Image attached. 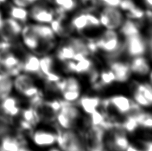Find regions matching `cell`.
<instances>
[{"label": "cell", "mask_w": 152, "mask_h": 151, "mask_svg": "<svg viewBox=\"0 0 152 151\" xmlns=\"http://www.w3.org/2000/svg\"><path fill=\"white\" fill-rule=\"evenodd\" d=\"M130 142L129 135L121 127L120 121H115L113 127L106 131L105 146L108 151H125Z\"/></svg>", "instance_id": "cell-7"}, {"label": "cell", "mask_w": 152, "mask_h": 151, "mask_svg": "<svg viewBox=\"0 0 152 151\" xmlns=\"http://www.w3.org/2000/svg\"><path fill=\"white\" fill-rule=\"evenodd\" d=\"M50 3L56 5L55 9L67 13L75 10L77 7V0H51Z\"/></svg>", "instance_id": "cell-27"}, {"label": "cell", "mask_w": 152, "mask_h": 151, "mask_svg": "<svg viewBox=\"0 0 152 151\" xmlns=\"http://www.w3.org/2000/svg\"><path fill=\"white\" fill-rule=\"evenodd\" d=\"M144 2L147 6V9H151V5H152V0H144Z\"/></svg>", "instance_id": "cell-35"}, {"label": "cell", "mask_w": 152, "mask_h": 151, "mask_svg": "<svg viewBox=\"0 0 152 151\" xmlns=\"http://www.w3.org/2000/svg\"><path fill=\"white\" fill-rule=\"evenodd\" d=\"M3 19H4V17H3V14H2V13H1V11H0V23L1 22V21H2Z\"/></svg>", "instance_id": "cell-37"}, {"label": "cell", "mask_w": 152, "mask_h": 151, "mask_svg": "<svg viewBox=\"0 0 152 151\" xmlns=\"http://www.w3.org/2000/svg\"><path fill=\"white\" fill-rule=\"evenodd\" d=\"M18 119L28 125L32 130L42 123V118L37 109L29 104L23 105Z\"/></svg>", "instance_id": "cell-19"}, {"label": "cell", "mask_w": 152, "mask_h": 151, "mask_svg": "<svg viewBox=\"0 0 152 151\" xmlns=\"http://www.w3.org/2000/svg\"><path fill=\"white\" fill-rule=\"evenodd\" d=\"M13 93V77L0 73V101Z\"/></svg>", "instance_id": "cell-24"}, {"label": "cell", "mask_w": 152, "mask_h": 151, "mask_svg": "<svg viewBox=\"0 0 152 151\" xmlns=\"http://www.w3.org/2000/svg\"><path fill=\"white\" fill-rule=\"evenodd\" d=\"M23 99L14 93L0 101V115L12 123L20 117L23 107Z\"/></svg>", "instance_id": "cell-10"}, {"label": "cell", "mask_w": 152, "mask_h": 151, "mask_svg": "<svg viewBox=\"0 0 152 151\" xmlns=\"http://www.w3.org/2000/svg\"><path fill=\"white\" fill-rule=\"evenodd\" d=\"M96 67V63L94 61L93 57H84L81 60L75 61L74 75L87 77Z\"/></svg>", "instance_id": "cell-22"}, {"label": "cell", "mask_w": 152, "mask_h": 151, "mask_svg": "<svg viewBox=\"0 0 152 151\" xmlns=\"http://www.w3.org/2000/svg\"><path fill=\"white\" fill-rule=\"evenodd\" d=\"M125 151H143V150L141 143H140V144H137L133 143V142H130L129 146L127 147Z\"/></svg>", "instance_id": "cell-32"}, {"label": "cell", "mask_w": 152, "mask_h": 151, "mask_svg": "<svg viewBox=\"0 0 152 151\" xmlns=\"http://www.w3.org/2000/svg\"><path fill=\"white\" fill-rule=\"evenodd\" d=\"M129 64L132 77L147 78L149 82L151 83V59L146 55L135 57L129 59Z\"/></svg>", "instance_id": "cell-13"}, {"label": "cell", "mask_w": 152, "mask_h": 151, "mask_svg": "<svg viewBox=\"0 0 152 151\" xmlns=\"http://www.w3.org/2000/svg\"><path fill=\"white\" fill-rule=\"evenodd\" d=\"M97 83L101 87L102 89L104 90V89L109 87L110 86L116 83L115 75L107 67L101 69L99 71L98 81Z\"/></svg>", "instance_id": "cell-25"}, {"label": "cell", "mask_w": 152, "mask_h": 151, "mask_svg": "<svg viewBox=\"0 0 152 151\" xmlns=\"http://www.w3.org/2000/svg\"><path fill=\"white\" fill-rule=\"evenodd\" d=\"M18 151H35V149L34 148H31L28 143L21 145Z\"/></svg>", "instance_id": "cell-33"}, {"label": "cell", "mask_w": 152, "mask_h": 151, "mask_svg": "<svg viewBox=\"0 0 152 151\" xmlns=\"http://www.w3.org/2000/svg\"><path fill=\"white\" fill-rule=\"evenodd\" d=\"M140 143L142 144L143 151H152V141L150 139L141 141Z\"/></svg>", "instance_id": "cell-31"}, {"label": "cell", "mask_w": 152, "mask_h": 151, "mask_svg": "<svg viewBox=\"0 0 152 151\" xmlns=\"http://www.w3.org/2000/svg\"><path fill=\"white\" fill-rule=\"evenodd\" d=\"M29 15L34 23L50 24L55 18V12L45 4H36L29 10Z\"/></svg>", "instance_id": "cell-16"}, {"label": "cell", "mask_w": 152, "mask_h": 151, "mask_svg": "<svg viewBox=\"0 0 152 151\" xmlns=\"http://www.w3.org/2000/svg\"><path fill=\"white\" fill-rule=\"evenodd\" d=\"M38 78L26 73L21 72L20 73L13 77V93L21 97L23 93L38 84Z\"/></svg>", "instance_id": "cell-15"}, {"label": "cell", "mask_w": 152, "mask_h": 151, "mask_svg": "<svg viewBox=\"0 0 152 151\" xmlns=\"http://www.w3.org/2000/svg\"><path fill=\"white\" fill-rule=\"evenodd\" d=\"M32 30L43 43L48 45L53 51L55 50L58 44V38L54 33L49 24L31 23H30Z\"/></svg>", "instance_id": "cell-14"}, {"label": "cell", "mask_w": 152, "mask_h": 151, "mask_svg": "<svg viewBox=\"0 0 152 151\" xmlns=\"http://www.w3.org/2000/svg\"><path fill=\"white\" fill-rule=\"evenodd\" d=\"M131 97L135 103L139 105L140 107H142V109L145 110H149L151 109L152 105L151 102L149 101L142 94H141L134 89L132 91Z\"/></svg>", "instance_id": "cell-29"}, {"label": "cell", "mask_w": 152, "mask_h": 151, "mask_svg": "<svg viewBox=\"0 0 152 151\" xmlns=\"http://www.w3.org/2000/svg\"><path fill=\"white\" fill-rule=\"evenodd\" d=\"M23 25L11 17L4 18L0 23V40L14 44L20 42Z\"/></svg>", "instance_id": "cell-11"}, {"label": "cell", "mask_w": 152, "mask_h": 151, "mask_svg": "<svg viewBox=\"0 0 152 151\" xmlns=\"http://www.w3.org/2000/svg\"><path fill=\"white\" fill-rule=\"evenodd\" d=\"M134 89L145 97L148 100L152 103V87L151 83L148 81H135Z\"/></svg>", "instance_id": "cell-28"}, {"label": "cell", "mask_w": 152, "mask_h": 151, "mask_svg": "<svg viewBox=\"0 0 152 151\" xmlns=\"http://www.w3.org/2000/svg\"><path fill=\"white\" fill-rule=\"evenodd\" d=\"M97 17L102 28L115 31L118 30L126 19L119 7L107 6H104Z\"/></svg>", "instance_id": "cell-9"}, {"label": "cell", "mask_w": 152, "mask_h": 151, "mask_svg": "<svg viewBox=\"0 0 152 151\" xmlns=\"http://www.w3.org/2000/svg\"><path fill=\"white\" fill-rule=\"evenodd\" d=\"M58 127L54 123H40L29 134V141L36 149H47L57 145Z\"/></svg>", "instance_id": "cell-2"}, {"label": "cell", "mask_w": 152, "mask_h": 151, "mask_svg": "<svg viewBox=\"0 0 152 151\" xmlns=\"http://www.w3.org/2000/svg\"><path fill=\"white\" fill-rule=\"evenodd\" d=\"M57 145L63 151H87L81 130H61L58 128Z\"/></svg>", "instance_id": "cell-5"}, {"label": "cell", "mask_w": 152, "mask_h": 151, "mask_svg": "<svg viewBox=\"0 0 152 151\" xmlns=\"http://www.w3.org/2000/svg\"><path fill=\"white\" fill-rule=\"evenodd\" d=\"M21 72L33 75L41 80L39 55L27 51L23 53L21 62Z\"/></svg>", "instance_id": "cell-18"}, {"label": "cell", "mask_w": 152, "mask_h": 151, "mask_svg": "<svg viewBox=\"0 0 152 151\" xmlns=\"http://www.w3.org/2000/svg\"><path fill=\"white\" fill-rule=\"evenodd\" d=\"M104 6L119 7L121 0H97Z\"/></svg>", "instance_id": "cell-30"}, {"label": "cell", "mask_w": 152, "mask_h": 151, "mask_svg": "<svg viewBox=\"0 0 152 151\" xmlns=\"http://www.w3.org/2000/svg\"><path fill=\"white\" fill-rule=\"evenodd\" d=\"M142 25H143V22H139L126 18L118 31L122 39H126L142 33Z\"/></svg>", "instance_id": "cell-20"}, {"label": "cell", "mask_w": 152, "mask_h": 151, "mask_svg": "<svg viewBox=\"0 0 152 151\" xmlns=\"http://www.w3.org/2000/svg\"><path fill=\"white\" fill-rule=\"evenodd\" d=\"M56 61L57 60L53 53L44 54L39 56L41 81L43 77L56 71Z\"/></svg>", "instance_id": "cell-21"}, {"label": "cell", "mask_w": 152, "mask_h": 151, "mask_svg": "<svg viewBox=\"0 0 152 151\" xmlns=\"http://www.w3.org/2000/svg\"><path fill=\"white\" fill-rule=\"evenodd\" d=\"M44 151H63V150H62L58 146V145H55V146L51 147L47 149H45Z\"/></svg>", "instance_id": "cell-34"}, {"label": "cell", "mask_w": 152, "mask_h": 151, "mask_svg": "<svg viewBox=\"0 0 152 151\" xmlns=\"http://www.w3.org/2000/svg\"><path fill=\"white\" fill-rule=\"evenodd\" d=\"M106 63L107 68L115 75L116 83L124 84L131 80L132 75L127 59L124 58L113 59L106 61Z\"/></svg>", "instance_id": "cell-12"}, {"label": "cell", "mask_w": 152, "mask_h": 151, "mask_svg": "<svg viewBox=\"0 0 152 151\" xmlns=\"http://www.w3.org/2000/svg\"><path fill=\"white\" fill-rule=\"evenodd\" d=\"M20 41L26 51L36 53L39 56L53 53V51L41 41L37 35L34 33L31 28L30 23H29L24 24L23 26Z\"/></svg>", "instance_id": "cell-6"}, {"label": "cell", "mask_w": 152, "mask_h": 151, "mask_svg": "<svg viewBox=\"0 0 152 151\" xmlns=\"http://www.w3.org/2000/svg\"><path fill=\"white\" fill-rule=\"evenodd\" d=\"M102 100L99 95L82 94L75 104L84 116H88L101 107Z\"/></svg>", "instance_id": "cell-17"}, {"label": "cell", "mask_w": 152, "mask_h": 151, "mask_svg": "<svg viewBox=\"0 0 152 151\" xmlns=\"http://www.w3.org/2000/svg\"><path fill=\"white\" fill-rule=\"evenodd\" d=\"M124 57L126 59L146 55L151 57V31L145 36L142 33L124 39Z\"/></svg>", "instance_id": "cell-3"}, {"label": "cell", "mask_w": 152, "mask_h": 151, "mask_svg": "<svg viewBox=\"0 0 152 151\" xmlns=\"http://www.w3.org/2000/svg\"><path fill=\"white\" fill-rule=\"evenodd\" d=\"M14 45L11 49L0 51V73L12 77L21 72L22 62V56L20 57L13 50Z\"/></svg>", "instance_id": "cell-8"}, {"label": "cell", "mask_w": 152, "mask_h": 151, "mask_svg": "<svg viewBox=\"0 0 152 151\" xmlns=\"http://www.w3.org/2000/svg\"><path fill=\"white\" fill-rule=\"evenodd\" d=\"M7 0H0V5L5 4V3L7 2Z\"/></svg>", "instance_id": "cell-36"}, {"label": "cell", "mask_w": 152, "mask_h": 151, "mask_svg": "<svg viewBox=\"0 0 152 151\" xmlns=\"http://www.w3.org/2000/svg\"><path fill=\"white\" fill-rule=\"evenodd\" d=\"M69 26L73 33L86 37L88 31L102 29L99 18L94 12L82 11L75 14L69 21Z\"/></svg>", "instance_id": "cell-4"}, {"label": "cell", "mask_w": 152, "mask_h": 151, "mask_svg": "<svg viewBox=\"0 0 152 151\" xmlns=\"http://www.w3.org/2000/svg\"><path fill=\"white\" fill-rule=\"evenodd\" d=\"M95 39L98 54L101 53L105 61L124 58V42L118 31L104 29Z\"/></svg>", "instance_id": "cell-1"}, {"label": "cell", "mask_w": 152, "mask_h": 151, "mask_svg": "<svg viewBox=\"0 0 152 151\" xmlns=\"http://www.w3.org/2000/svg\"><path fill=\"white\" fill-rule=\"evenodd\" d=\"M140 128L151 131L152 128V115L149 110L143 109L135 115Z\"/></svg>", "instance_id": "cell-26"}, {"label": "cell", "mask_w": 152, "mask_h": 151, "mask_svg": "<svg viewBox=\"0 0 152 151\" xmlns=\"http://www.w3.org/2000/svg\"><path fill=\"white\" fill-rule=\"evenodd\" d=\"M10 17L19 21L21 24H26L29 20V11L26 7L16 6L14 5H11L8 10Z\"/></svg>", "instance_id": "cell-23"}]
</instances>
